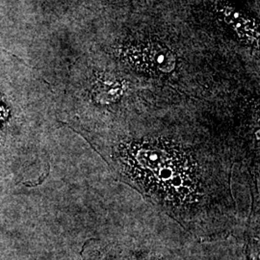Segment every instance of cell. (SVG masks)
<instances>
[{"instance_id": "6da1fadb", "label": "cell", "mask_w": 260, "mask_h": 260, "mask_svg": "<svg viewBox=\"0 0 260 260\" xmlns=\"http://www.w3.org/2000/svg\"><path fill=\"white\" fill-rule=\"evenodd\" d=\"M132 58L138 65L148 67L149 70L169 72L175 66V57L165 47L157 45L136 47L132 49Z\"/></svg>"}, {"instance_id": "7a4b0ae2", "label": "cell", "mask_w": 260, "mask_h": 260, "mask_svg": "<svg viewBox=\"0 0 260 260\" xmlns=\"http://www.w3.org/2000/svg\"><path fill=\"white\" fill-rule=\"evenodd\" d=\"M0 117H1V110H0Z\"/></svg>"}]
</instances>
